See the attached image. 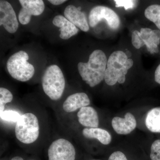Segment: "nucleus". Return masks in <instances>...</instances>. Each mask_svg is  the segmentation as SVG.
Listing matches in <instances>:
<instances>
[{
	"mask_svg": "<svg viewBox=\"0 0 160 160\" xmlns=\"http://www.w3.org/2000/svg\"><path fill=\"white\" fill-rule=\"evenodd\" d=\"M22 6L18 14V19L22 25L29 24L32 16L42 14L45 9L44 2L42 0H20Z\"/></svg>",
	"mask_w": 160,
	"mask_h": 160,
	"instance_id": "8",
	"label": "nucleus"
},
{
	"mask_svg": "<svg viewBox=\"0 0 160 160\" xmlns=\"http://www.w3.org/2000/svg\"><path fill=\"white\" fill-rule=\"evenodd\" d=\"M83 135L87 139H96L104 145L111 142L112 137L107 130L99 128H85L83 129Z\"/></svg>",
	"mask_w": 160,
	"mask_h": 160,
	"instance_id": "15",
	"label": "nucleus"
},
{
	"mask_svg": "<svg viewBox=\"0 0 160 160\" xmlns=\"http://www.w3.org/2000/svg\"><path fill=\"white\" fill-rule=\"evenodd\" d=\"M0 25L10 33L17 31L19 24L16 15L11 4L7 1H0Z\"/></svg>",
	"mask_w": 160,
	"mask_h": 160,
	"instance_id": "9",
	"label": "nucleus"
},
{
	"mask_svg": "<svg viewBox=\"0 0 160 160\" xmlns=\"http://www.w3.org/2000/svg\"></svg>",
	"mask_w": 160,
	"mask_h": 160,
	"instance_id": "28",
	"label": "nucleus"
},
{
	"mask_svg": "<svg viewBox=\"0 0 160 160\" xmlns=\"http://www.w3.org/2000/svg\"><path fill=\"white\" fill-rule=\"evenodd\" d=\"M21 115L18 112L13 110H5L0 114L1 119L8 122H17L20 118Z\"/></svg>",
	"mask_w": 160,
	"mask_h": 160,
	"instance_id": "19",
	"label": "nucleus"
},
{
	"mask_svg": "<svg viewBox=\"0 0 160 160\" xmlns=\"http://www.w3.org/2000/svg\"><path fill=\"white\" fill-rule=\"evenodd\" d=\"M103 19L112 29H117L119 27L120 20L117 14L112 9L104 6H97L92 9L89 13V24L94 27Z\"/></svg>",
	"mask_w": 160,
	"mask_h": 160,
	"instance_id": "7",
	"label": "nucleus"
},
{
	"mask_svg": "<svg viewBox=\"0 0 160 160\" xmlns=\"http://www.w3.org/2000/svg\"><path fill=\"white\" fill-rule=\"evenodd\" d=\"M133 65V60L131 59H128L126 62L124 64V67L127 70H129L132 67Z\"/></svg>",
	"mask_w": 160,
	"mask_h": 160,
	"instance_id": "25",
	"label": "nucleus"
},
{
	"mask_svg": "<svg viewBox=\"0 0 160 160\" xmlns=\"http://www.w3.org/2000/svg\"><path fill=\"white\" fill-rule=\"evenodd\" d=\"M154 79L155 82L160 85V64L155 71Z\"/></svg>",
	"mask_w": 160,
	"mask_h": 160,
	"instance_id": "24",
	"label": "nucleus"
},
{
	"mask_svg": "<svg viewBox=\"0 0 160 160\" xmlns=\"http://www.w3.org/2000/svg\"><path fill=\"white\" fill-rule=\"evenodd\" d=\"M128 59L127 55L122 51H114L112 53L107 61L104 78L107 85L112 86L117 82L125 83L128 70L124 66Z\"/></svg>",
	"mask_w": 160,
	"mask_h": 160,
	"instance_id": "5",
	"label": "nucleus"
},
{
	"mask_svg": "<svg viewBox=\"0 0 160 160\" xmlns=\"http://www.w3.org/2000/svg\"><path fill=\"white\" fill-rule=\"evenodd\" d=\"M90 104V99L86 93L78 92L69 96L66 99L63 103L62 108L64 111L70 113L88 106Z\"/></svg>",
	"mask_w": 160,
	"mask_h": 160,
	"instance_id": "11",
	"label": "nucleus"
},
{
	"mask_svg": "<svg viewBox=\"0 0 160 160\" xmlns=\"http://www.w3.org/2000/svg\"><path fill=\"white\" fill-rule=\"evenodd\" d=\"M107 64L105 53L102 50H96L89 56L88 62L78 64V70L83 81L93 87L104 79Z\"/></svg>",
	"mask_w": 160,
	"mask_h": 160,
	"instance_id": "1",
	"label": "nucleus"
},
{
	"mask_svg": "<svg viewBox=\"0 0 160 160\" xmlns=\"http://www.w3.org/2000/svg\"><path fill=\"white\" fill-rule=\"evenodd\" d=\"M40 126L37 117L31 112L21 116L15 127L16 138L24 144L34 142L39 137Z\"/></svg>",
	"mask_w": 160,
	"mask_h": 160,
	"instance_id": "3",
	"label": "nucleus"
},
{
	"mask_svg": "<svg viewBox=\"0 0 160 160\" xmlns=\"http://www.w3.org/2000/svg\"><path fill=\"white\" fill-rule=\"evenodd\" d=\"M145 124L151 132L160 133V107L153 108L148 112Z\"/></svg>",
	"mask_w": 160,
	"mask_h": 160,
	"instance_id": "16",
	"label": "nucleus"
},
{
	"mask_svg": "<svg viewBox=\"0 0 160 160\" xmlns=\"http://www.w3.org/2000/svg\"><path fill=\"white\" fill-rule=\"evenodd\" d=\"M65 17L82 31H89V27L85 13L73 5H69L64 11Z\"/></svg>",
	"mask_w": 160,
	"mask_h": 160,
	"instance_id": "12",
	"label": "nucleus"
},
{
	"mask_svg": "<svg viewBox=\"0 0 160 160\" xmlns=\"http://www.w3.org/2000/svg\"><path fill=\"white\" fill-rule=\"evenodd\" d=\"M145 16L146 18L154 23L160 30V5L148 6L145 10Z\"/></svg>",
	"mask_w": 160,
	"mask_h": 160,
	"instance_id": "17",
	"label": "nucleus"
},
{
	"mask_svg": "<svg viewBox=\"0 0 160 160\" xmlns=\"http://www.w3.org/2000/svg\"><path fill=\"white\" fill-rule=\"evenodd\" d=\"M13 100V95L11 92L6 88H0V114L5 111V106L11 102Z\"/></svg>",
	"mask_w": 160,
	"mask_h": 160,
	"instance_id": "18",
	"label": "nucleus"
},
{
	"mask_svg": "<svg viewBox=\"0 0 160 160\" xmlns=\"http://www.w3.org/2000/svg\"><path fill=\"white\" fill-rule=\"evenodd\" d=\"M76 154L72 143L62 138L55 140L48 148L49 160H75Z\"/></svg>",
	"mask_w": 160,
	"mask_h": 160,
	"instance_id": "6",
	"label": "nucleus"
},
{
	"mask_svg": "<svg viewBox=\"0 0 160 160\" xmlns=\"http://www.w3.org/2000/svg\"><path fill=\"white\" fill-rule=\"evenodd\" d=\"M108 160H128L126 155L121 151H116L112 153Z\"/></svg>",
	"mask_w": 160,
	"mask_h": 160,
	"instance_id": "23",
	"label": "nucleus"
},
{
	"mask_svg": "<svg viewBox=\"0 0 160 160\" xmlns=\"http://www.w3.org/2000/svg\"><path fill=\"white\" fill-rule=\"evenodd\" d=\"M29 57L24 51H20L12 55L6 64L7 69L10 76L22 82L31 79L34 75V66L28 62Z\"/></svg>",
	"mask_w": 160,
	"mask_h": 160,
	"instance_id": "4",
	"label": "nucleus"
},
{
	"mask_svg": "<svg viewBox=\"0 0 160 160\" xmlns=\"http://www.w3.org/2000/svg\"><path fill=\"white\" fill-rule=\"evenodd\" d=\"M112 126L118 134H129L136 127L137 121L133 115L127 112L124 118L118 117L113 118L112 120Z\"/></svg>",
	"mask_w": 160,
	"mask_h": 160,
	"instance_id": "10",
	"label": "nucleus"
},
{
	"mask_svg": "<svg viewBox=\"0 0 160 160\" xmlns=\"http://www.w3.org/2000/svg\"><path fill=\"white\" fill-rule=\"evenodd\" d=\"M114 2L116 4V7H123L125 10L133 9L135 3V1L131 0H115Z\"/></svg>",
	"mask_w": 160,
	"mask_h": 160,
	"instance_id": "22",
	"label": "nucleus"
},
{
	"mask_svg": "<svg viewBox=\"0 0 160 160\" xmlns=\"http://www.w3.org/2000/svg\"><path fill=\"white\" fill-rule=\"evenodd\" d=\"M66 0H49V2L55 6H58V5H61L65 2H66Z\"/></svg>",
	"mask_w": 160,
	"mask_h": 160,
	"instance_id": "26",
	"label": "nucleus"
},
{
	"mask_svg": "<svg viewBox=\"0 0 160 160\" xmlns=\"http://www.w3.org/2000/svg\"><path fill=\"white\" fill-rule=\"evenodd\" d=\"M43 91L49 98L57 101L62 97L66 86L62 72L58 66L51 65L44 72L42 80Z\"/></svg>",
	"mask_w": 160,
	"mask_h": 160,
	"instance_id": "2",
	"label": "nucleus"
},
{
	"mask_svg": "<svg viewBox=\"0 0 160 160\" xmlns=\"http://www.w3.org/2000/svg\"><path fill=\"white\" fill-rule=\"evenodd\" d=\"M52 24L60 28L61 33L59 36L62 39H69L72 37L77 34L78 32V29L76 26L62 15L55 17L52 20Z\"/></svg>",
	"mask_w": 160,
	"mask_h": 160,
	"instance_id": "14",
	"label": "nucleus"
},
{
	"mask_svg": "<svg viewBox=\"0 0 160 160\" xmlns=\"http://www.w3.org/2000/svg\"><path fill=\"white\" fill-rule=\"evenodd\" d=\"M132 43L135 48L139 49L145 45L144 41L141 37L140 32L138 30H135L132 34Z\"/></svg>",
	"mask_w": 160,
	"mask_h": 160,
	"instance_id": "21",
	"label": "nucleus"
},
{
	"mask_svg": "<svg viewBox=\"0 0 160 160\" xmlns=\"http://www.w3.org/2000/svg\"><path fill=\"white\" fill-rule=\"evenodd\" d=\"M11 160H24L23 158L20 156H15L12 158Z\"/></svg>",
	"mask_w": 160,
	"mask_h": 160,
	"instance_id": "27",
	"label": "nucleus"
},
{
	"mask_svg": "<svg viewBox=\"0 0 160 160\" xmlns=\"http://www.w3.org/2000/svg\"><path fill=\"white\" fill-rule=\"evenodd\" d=\"M150 158L151 160H160V140H155L151 147Z\"/></svg>",
	"mask_w": 160,
	"mask_h": 160,
	"instance_id": "20",
	"label": "nucleus"
},
{
	"mask_svg": "<svg viewBox=\"0 0 160 160\" xmlns=\"http://www.w3.org/2000/svg\"><path fill=\"white\" fill-rule=\"evenodd\" d=\"M78 121L82 126L86 128H98L99 120L96 109L91 106H87L79 109L77 113Z\"/></svg>",
	"mask_w": 160,
	"mask_h": 160,
	"instance_id": "13",
	"label": "nucleus"
}]
</instances>
